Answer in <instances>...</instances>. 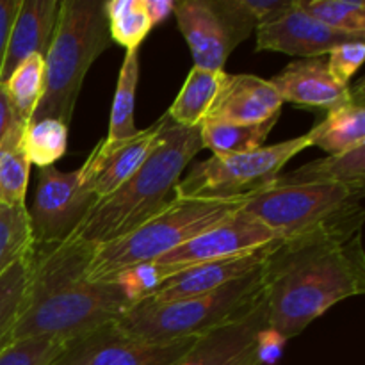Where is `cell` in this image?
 <instances>
[{
	"instance_id": "cell-1",
	"label": "cell",
	"mask_w": 365,
	"mask_h": 365,
	"mask_svg": "<svg viewBox=\"0 0 365 365\" xmlns=\"http://www.w3.org/2000/svg\"><path fill=\"white\" fill-rule=\"evenodd\" d=\"M95 246L77 237L34 246L31 277L21 303L14 341L50 337L66 342L82 334L118 323L143 292L123 282H89L86 267Z\"/></svg>"
},
{
	"instance_id": "cell-2",
	"label": "cell",
	"mask_w": 365,
	"mask_h": 365,
	"mask_svg": "<svg viewBox=\"0 0 365 365\" xmlns=\"http://www.w3.org/2000/svg\"><path fill=\"white\" fill-rule=\"evenodd\" d=\"M262 282L269 331L284 341L296 337L334 305L365 292L360 235L282 239L262 264Z\"/></svg>"
},
{
	"instance_id": "cell-3",
	"label": "cell",
	"mask_w": 365,
	"mask_h": 365,
	"mask_svg": "<svg viewBox=\"0 0 365 365\" xmlns=\"http://www.w3.org/2000/svg\"><path fill=\"white\" fill-rule=\"evenodd\" d=\"M202 150L200 127H180L164 113L163 128L145 164L113 195L95 200L71 237L96 248L152 220L177 196L182 173Z\"/></svg>"
},
{
	"instance_id": "cell-4",
	"label": "cell",
	"mask_w": 365,
	"mask_h": 365,
	"mask_svg": "<svg viewBox=\"0 0 365 365\" xmlns=\"http://www.w3.org/2000/svg\"><path fill=\"white\" fill-rule=\"evenodd\" d=\"M245 200H202L175 196L159 214L135 230L96 246L86 267L89 282H123L171 250L230 217Z\"/></svg>"
},
{
	"instance_id": "cell-5",
	"label": "cell",
	"mask_w": 365,
	"mask_h": 365,
	"mask_svg": "<svg viewBox=\"0 0 365 365\" xmlns=\"http://www.w3.org/2000/svg\"><path fill=\"white\" fill-rule=\"evenodd\" d=\"M110 45L113 38L103 2L63 0L45 57L43 96L31 123L59 120L70 127L86 73Z\"/></svg>"
},
{
	"instance_id": "cell-6",
	"label": "cell",
	"mask_w": 365,
	"mask_h": 365,
	"mask_svg": "<svg viewBox=\"0 0 365 365\" xmlns=\"http://www.w3.org/2000/svg\"><path fill=\"white\" fill-rule=\"evenodd\" d=\"M365 191L341 184H271L246 198L242 210L280 239L328 234L349 241L360 235Z\"/></svg>"
},
{
	"instance_id": "cell-7",
	"label": "cell",
	"mask_w": 365,
	"mask_h": 365,
	"mask_svg": "<svg viewBox=\"0 0 365 365\" xmlns=\"http://www.w3.org/2000/svg\"><path fill=\"white\" fill-rule=\"evenodd\" d=\"M264 294L262 267L202 296L177 302L138 298L118 321L125 334L139 341L164 344L205 335L246 316Z\"/></svg>"
},
{
	"instance_id": "cell-8",
	"label": "cell",
	"mask_w": 365,
	"mask_h": 365,
	"mask_svg": "<svg viewBox=\"0 0 365 365\" xmlns=\"http://www.w3.org/2000/svg\"><path fill=\"white\" fill-rule=\"evenodd\" d=\"M309 134L273 146H262L248 153L230 157H210L196 163L180 178L175 195L180 198L245 200L269 187L285 164L294 155L310 148Z\"/></svg>"
},
{
	"instance_id": "cell-9",
	"label": "cell",
	"mask_w": 365,
	"mask_h": 365,
	"mask_svg": "<svg viewBox=\"0 0 365 365\" xmlns=\"http://www.w3.org/2000/svg\"><path fill=\"white\" fill-rule=\"evenodd\" d=\"M88 184L86 164L70 173L56 166L39 168L34 200L27 209L34 246L56 245L77 230L96 200Z\"/></svg>"
},
{
	"instance_id": "cell-10",
	"label": "cell",
	"mask_w": 365,
	"mask_h": 365,
	"mask_svg": "<svg viewBox=\"0 0 365 365\" xmlns=\"http://www.w3.org/2000/svg\"><path fill=\"white\" fill-rule=\"evenodd\" d=\"M196 339L152 344L125 334L118 323H107L64 342L50 365H175Z\"/></svg>"
},
{
	"instance_id": "cell-11",
	"label": "cell",
	"mask_w": 365,
	"mask_h": 365,
	"mask_svg": "<svg viewBox=\"0 0 365 365\" xmlns=\"http://www.w3.org/2000/svg\"><path fill=\"white\" fill-rule=\"evenodd\" d=\"M277 239L280 237L271 228L260 223L250 212L239 209L237 212L217 223L216 227L209 228L203 234L192 237L191 241L171 250L146 267L152 269V284H155L157 280L177 273V271L253 252V250L262 248L267 242L277 241ZM146 267H143V269H146Z\"/></svg>"
},
{
	"instance_id": "cell-12",
	"label": "cell",
	"mask_w": 365,
	"mask_h": 365,
	"mask_svg": "<svg viewBox=\"0 0 365 365\" xmlns=\"http://www.w3.org/2000/svg\"><path fill=\"white\" fill-rule=\"evenodd\" d=\"M267 314L264 294L246 316L196 339L195 346L175 365H262Z\"/></svg>"
},
{
	"instance_id": "cell-13",
	"label": "cell",
	"mask_w": 365,
	"mask_h": 365,
	"mask_svg": "<svg viewBox=\"0 0 365 365\" xmlns=\"http://www.w3.org/2000/svg\"><path fill=\"white\" fill-rule=\"evenodd\" d=\"M282 239L267 242L266 246L241 255L228 257V259L212 260V262L200 264L187 267L173 274L160 278L155 284L139 294V298L152 299V302H177V299L202 296L212 292L252 271L262 267L267 257L280 246Z\"/></svg>"
},
{
	"instance_id": "cell-14",
	"label": "cell",
	"mask_w": 365,
	"mask_h": 365,
	"mask_svg": "<svg viewBox=\"0 0 365 365\" xmlns=\"http://www.w3.org/2000/svg\"><path fill=\"white\" fill-rule=\"evenodd\" d=\"M255 34L257 52L273 50V52H282L287 56L302 57V59L328 56L330 50L342 43L365 41V39H356L353 36L331 31L309 13H305L296 0H292L291 6L280 14L260 24L255 29Z\"/></svg>"
},
{
	"instance_id": "cell-15",
	"label": "cell",
	"mask_w": 365,
	"mask_h": 365,
	"mask_svg": "<svg viewBox=\"0 0 365 365\" xmlns=\"http://www.w3.org/2000/svg\"><path fill=\"white\" fill-rule=\"evenodd\" d=\"M282 106L284 100L269 81L255 75L225 73L205 120L230 125H257L278 116Z\"/></svg>"
},
{
	"instance_id": "cell-16",
	"label": "cell",
	"mask_w": 365,
	"mask_h": 365,
	"mask_svg": "<svg viewBox=\"0 0 365 365\" xmlns=\"http://www.w3.org/2000/svg\"><path fill=\"white\" fill-rule=\"evenodd\" d=\"M173 14L191 50L195 66L210 71H225L227 59L237 45L212 0L175 2Z\"/></svg>"
},
{
	"instance_id": "cell-17",
	"label": "cell",
	"mask_w": 365,
	"mask_h": 365,
	"mask_svg": "<svg viewBox=\"0 0 365 365\" xmlns=\"http://www.w3.org/2000/svg\"><path fill=\"white\" fill-rule=\"evenodd\" d=\"M269 82L284 102L305 109L330 110L346 103L351 96L349 84H342L330 73L323 57L292 61Z\"/></svg>"
},
{
	"instance_id": "cell-18",
	"label": "cell",
	"mask_w": 365,
	"mask_h": 365,
	"mask_svg": "<svg viewBox=\"0 0 365 365\" xmlns=\"http://www.w3.org/2000/svg\"><path fill=\"white\" fill-rule=\"evenodd\" d=\"M164 123V114L148 128L139 130L135 138L121 143L116 148L100 152L98 145L86 160V171L89 177V189L96 200L113 195L123 185L139 168L145 164L155 146L159 132Z\"/></svg>"
},
{
	"instance_id": "cell-19",
	"label": "cell",
	"mask_w": 365,
	"mask_h": 365,
	"mask_svg": "<svg viewBox=\"0 0 365 365\" xmlns=\"http://www.w3.org/2000/svg\"><path fill=\"white\" fill-rule=\"evenodd\" d=\"M59 7V0H21L0 71V84H6L27 57L39 56L45 59L56 32Z\"/></svg>"
},
{
	"instance_id": "cell-20",
	"label": "cell",
	"mask_w": 365,
	"mask_h": 365,
	"mask_svg": "<svg viewBox=\"0 0 365 365\" xmlns=\"http://www.w3.org/2000/svg\"><path fill=\"white\" fill-rule=\"evenodd\" d=\"M364 81L351 88V96L346 103L327 110V116L309 132L312 146L328 155L348 152L365 145V106Z\"/></svg>"
},
{
	"instance_id": "cell-21",
	"label": "cell",
	"mask_w": 365,
	"mask_h": 365,
	"mask_svg": "<svg viewBox=\"0 0 365 365\" xmlns=\"http://www.w3.org/2000/svg\"><path fill=\"white\" fill-rule=\"evenodd\" d=\"M341 184L355 191H365V145L334 153L324 159L303 164L291 173H280L273 184Z\"/></svg>"
},
{
	"instance_id": "cell-22",
	"label": "cell",
	"mask_w": 365,
	"mask_h": 365,
	"mask_svg": "<svg viewBox=\"0 0 365 365\" xmlns=\"http://www.w3.org/2000/svg\"><path fill=\"white\" fill-rule=\"evenodd\" d=\"M139 82V48L127 50L123 64H121L120 77H118L116 93H114L113 109H110L109 134L103 141L98 143L100 152L116 148L121 143L135 138L139 128L134 125V106L135 89Z\"/></svg>"
},
{
	"instance_id": "cell-23",
	"label": "cell",
	"mask_w": 365,
	"mask_h": 365,
	"mask_svg": "<svg viewBox=\"0 0 365 365\" xmlns=\"http://www.w3.org/2000/svg\"><path fill=\"white\" fill-rule=\"evenodd\" d=\"M223 75L225 71L192 66L177 98L166 113L171 121L185 128L200 127L216 100Z\"/></svg>"
},
{
	"instance_id": "cell-24",
	"label": "cell",
	"mask_w": 365,
	"mask_h": 365,
	"mask_svg": "<svg viewBox=\"0 0 365 365\" xmlns=\"http://www.w3.org/2000/svg\"><path fill=\"white\" fill-rule=\"evenodd\" d=\"M278 120L280 114L257 125H230L205 120L200 125L202 145L203 148H209L214 157H230L253 152L262 148V143L266 141Z\"/></svg>"
},
{
	"instance_id": "cell-25",
	"label": "cell",
	"mask_w": 365,
	"mask_h": 365,
	"mask_svg": "<svg viewBox=\"0 0 365 365\" xmlns=\"http://www.w3.org/2000/svg\"><path fill=\"white\" fill-rule=\"evenodd\" d=\"M18 121L0 143V203L7 207L25 205L31 160L24 150V130Z\"/></svg>"
},
{
	"instance_id": "cell-26",
	"label": "cell",
	"mask_w": 365,
	"mask_h": 365,
	"mask_svg": "<svg viewBox=\"0 0 365 365\" xmlns=\"http://www.w3.org/2000/svg\"><path fill=\"white\" fill-rule=\"evenodd\" d=\"M31 260L32 253H29L0 277V353L13 344L14 327L20 317L21 303L31 277Z\"/></svg>"
},
{
	"instance_id": "cell-27",
	"label": "cell",
	"mask_w": 365,
	"mask_h": 365,
	"mask_svg": "<svg viewBox=\"0 0 365 365\" xmlns=\"http://www.w3.org/2000/svg\"><path fill=\"white\" fill-rule=\"evenodd\" d=\"M7 95H9L16 116L25 125L31 123L34 109L43 96L45 86V59L39 56H31L11 73L6 81Z\"/></svg>"
},
{
	"instance_id": "cell-28",
	"label": "cell",
	"mask_w": 365,
	"mask_h": 365,
	"mask_svg": "<svg viewBox=\"0 0 365 365\" xmlns=\"http://www.w3.org/2000/svg\"><path fill=\"white\" fill-rule=\"evenodd\" d=\"M34 250L27 207L0 203V277Z\"/></svg>"
},
{
	"instance_id": "cell-29",
	"label": "cell",
	"mask_w": 365,
	"mask_h": 365,
	"mask_svg": "<svg viewBox=\"0 0 365 365\" xmlns=\"http://www.w3.org/2000/svg\"><path fill=\"white\" fill-rule=\"evenodd\" d=\"M305 13L341 34L365 39V4L362 0H296Z\"/></svg>"
},
{
	"instance_id": "cell-30",
	"label": "cell",
	"mask_w": 365,
	"mask_h": 365,
	"mask_svg": "<svg viewBox=\"0 0 365 365\" xmlns=\"http://www.w3.org/2000/svg\"><path fill=\"white\" fill-rule=\"evenodd\" d=\"M103 7L113 41L127 50L139 48L153 29L145 11V0H109L103 2Z\"/></svg>"
},
{
	"instance_id": "cell-31",
	"label": "cell",
	"mask_w": 365,
	"mask_h": 365,
	"mask_svg": "<svg viewBox=\"0 0 365 365\" xmlns=\"http://www.w3.org/2000/svg\"><path fill=\"white\" fill-rule=\"evenodd\" d=\"M68 125L59 120H39L24 130V150L31 164L39 168L53 166L66 153Z\"/></svg>"
},
{
	"instance_id": "cell-32",
	"label": "cell",
	"mask_w": 365,
	"mask_h": 365,
	"mask_svg": "<svg viewBox=\"0 0 365 365\" xmlns=\"http://www.w3.org/2000/svg\"><path fill=\"white\" fill-rule=\"evenodd\" d=\"M64 342L50 337L14 341L0 353V365H50Z\"/></svg>"
},
{
	"instance_id": "cell-33",
	"label": "cell",
	"mask_w": 365,
	"mask_h": 365,
	"mask_svg": "<svg viewBox=\"0 0 365 365\" xmlns=\"http://www.w3.org/2000/svg\"><path fill=\"white\" fill-rule=\"evenodd\" d=\"M365 59V41H349L335 46L328 52V70L342 84H349V78L359 71Z\"/></svg>"
},
{
	"instance_id": "cell-34",
	"label": "cell",
	"mask_w": 365,
	"mask_h": 365,
	"mask_svg": "<svg viewBox=\"0 0 365 365\" xmlns=\"http://www.w3.org/2000/svg\"><path fill=\"white\" fill-rule=\"evenodd\" d=\"M20 4L21 0H0V71H2L7 45H9L11 31H13Z\"/></svg>"
},
{
	"instance_id": "cell-35",
	"label": "cell",
	"mask_w": 365,
	"mask_h": 365,
	"mask_svg": "<svg viewBox=\"0 0 365 365\" xmlns=\"http://www.w3.org/2000/svg\"><path fill=\"white\" fill-rule=\"evenodd\" d=\"M18 121L21 120L16 116V113H14L13 103H11L9 95H7L6 86L0 84V143L4 141V138L9 134V130L18 123Z\"/></svg>"
},
{
	"instance_id": "cell-36",
	"label": "cell",
	"mask_w": 365,
	"mask_h": 365,
	"mask_svg": "<svg viewBox=\"0 0 365 365\" xmlns=\"http://www.w3.org/2000/svg\"><path fill=\"white\" fill-rule=\"evenodd\" d=\"M175 2L173 0H145V11L148 14V20L152 27L166 20L170 14H173Z\"/></svg>"
}]
</instances>
